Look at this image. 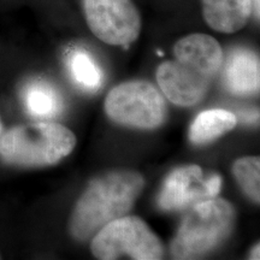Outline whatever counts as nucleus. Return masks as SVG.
<instances>
[{
  "label": "nucleus",
  "instance_id": "3",
  "mask_svg": "<svg viewBox=\"0 0 260 260\" xmlns=\"http://www.w3.org/2000/svg\"><path fill=\"white\" fill-rule=\"evenodd\" d=\"M76 146L69 128L53 122L18 125L0 139V157L8 164L40 168L57 164Z\"/></svg>",
  "mask_w": 260,
  "mask_h": 260
},
{
  "label": "nucleus",
  "instance_id": "6",
  "mask_svg": "<svg viewBox=\"0 0 260 260\" xmlns=\"http://www.w3.org/2000/svg\"><path fill=\"white\" fill-rule=\"evenodd\" d=\"M105 111L113 122L138 129H155L167 121L168 106L162 94L147 81H128L111 89Z\"/></svg>",
  "mask_w": 260,
  "mask_h": 260
},
{
  "label": "nucleus",
  "instance_id": "15",
  "mask_svg": "<svg viewBox=\"0 0 260 260\" xmlns=\"http://www.w3.org/2000/svg\"><path fill=\"white\" fill-rule=\"evenodd\" d=\"M259 249H260V247H259V243L258 245H255L254 247H253V249H252V256L251 258L252 259H259L260 258V254H259Z\"/></svg>",
  "mask_w": 260,
  "mask_h": 260
},
{
  "label": "nucleus",
  "instance_id": "12",
  "mask_svg": "<svg viewBox=\"0 0 260 260\" xmlns=\"http://www.w3.org/2000/svg\"><path fill=\"white\" fill-rule=\"evenodd\" d=\"M23 100L28 112L39 118H53L63 110L60 93L44 80L30 81L23 89Z\"/></svg>",
  "mask_w": 260,
  "mask_h": 260
},
{
  "label": "nucleus",
  "instance_id": "8",
  "mask_svg": "<svg viewBox=\"0 0 260 260\" xmlns=\"http://www.w3.org/2000/svg\"><path fill=\"white\" fill-rule=\"evenodd\" d=\"M222 178L213 174L205 176L198 165L175 169L167 177L158 195V206L164 211H182L219 194Z\"/></svg>",
  "mask_w": 260,
  "mask_h": 260
},
{
  "label": "nucleus",
  "instance_id": "14",
  "mask_svg": "<svg viewBox=\"0 0 260 260\" xmlns=\"http://www.w3.org/2000/svg\"><path fill=\"white\" fill-rule=\"evenodd\" d=\"M233 172L237 183L249 199L260 201V160L258 157H243L233 165Z\"/></svg>",
  "mask_w": 260,
  "mask_h": 260
},
{
  "label": "nucleus",
  "instance_id": "2",
  "mask_svg": "<svg viewBox=\"0 0 260 260\" xmlns=\"http://www.w3.org/2000/svg\"><path fill=\"white\" fill-rule=\"evenodd\" d=\"M144 187V177L136 171H109L94 178L75 205L69 224L71 236L86 241L106 224L126 216Z\"/></svg>",
  "mask_w": 260,
  "mask_h": 260
},
{
  "label": "nucleus",
  "instance_id": "17",
  "mask_svg": "<svg viewBox=\"0 0 260 260\" xmlns=\"http://www.w3.org/2000/svg\"><path fill=\"white\" fill-rule=\"evenodd\" d=\"M0 130H2V123H0Z\"/></svg>",
  "mask_w": 260,
  "mask_h": 260
},
{
  "label": "nucleus",
  "instance_id": "9",
  "mask_svg": "<svg viewBox=\"0 0 260 260\" xmlns=\"http://www.w3.org/2000/svg\"><path fill=\"white\" fill-rule=\"evenodd\" d=\"M224 87L234 95H254L260 87V63L255 52L235 48L222 61Z\"/></svg>",
  "mask_w": 260,
  "mask_h": 260
},
{
  "label": "nucleus",
  "instance_id": "10",
  "mask_svg": "<svg viewBox=\"0 0 260 260\" xmlns=\"http://www.w3.org/2000/svg\"><path fill=\"white\" fill-rule=\"evenodd\" d=\"M252 10V0H203L205 22L213 30L226 34L241 30Z\"/></svg>",
  "mask_w": 260,
  "mask_h": 260
},
{
  "label": "nucleus",
  "instance_id": "13",
  "mask_svg": "<svg viewBox=\"0 0 260 260\" xmlns=\"http://www.w3.org/2000/svg\"><path fill=\"white\" fill-rule=\"evenodd\" d=\"M68 67L71 79L80 88L95 92L103 86L104 73L93 56L84 50H75L69 56Z\"/></svg>",
  "mask_w": 260,
  "mask_h": 260
},
{
  "label": "nucleus",
  "instance_id": "5",
  "mask_svg": "<svg viewBox=\"0 0 260 260\" xmlns=\"http://www.w3.org/2000/svg\"><path fill=\"white\" fill-rule=\"evenodd\" d=\"M90 251L96 259L115 260L126 255L136 260H158L164 255L159 237L135 216L117 218L92 237Z\"/></svg>",
  "mask_w": 260,
  "mask_h": 260
},
{
  "label": "nucleus",
  "instance_id": "7",
  "mask_svg": "<svg viewBox=\"0 0 260 260\" xmlns=\"http://www.w3.org/2000/svg\"><path fill=\"white\" fill-rule=\"evenodd\" d=\"M87 24L112 46H129L139 38L141 17L132 0H83Z\"/></svg>",
  "mask_w": 260,
  "mask_h": 260
},
{
  "label": "nucleus",
  "instance_id": "4",
  "mask_svg": "<svg viewBox=\"0 0 260 260\" xmlns=\"http://www.w3.org/2000/svg\"><path fill=\"white\" fill-rule=\"evenodd\" d=\"M235 209L229 201L212 198L195 204L182 220L171 242L175 259H198L217 248L235 225Z\"/></svg>",
  "mask_w": 260,
  "mask_h": 260
},
{
  "label": "nucleus",
  "instance_id": "16",
  "mask_svg": "<svg viewBox=\"0 0 260 260\" xmlns=\"http://www.w3.org/2000/svg\"><path fill=\"white\" fill-rule=\"evenodd\" d=\"M252 4L254 6V10L256 12V16L259 17V11H260V0H252Z\"/></svg>",
  "mask_w": 260,
  "mask_h": 260
},
{
  "label": "nucleus",
  "instance_id": "1",
  "mask_svg": "<svg viewBox=\"0 0 260 260\" xmlns=\"http://www.w3.org/2000/svg\"><path fill=\"white\" fill-rule=\"evenodd\" d=\"M224 54L219 42L207 34H190L174 47V59L157 70V81L165 96L178 106H193L204 99L220 71Z\"/></svg>",
  "mask_w": 260,
  "mask_h": 260
},
{
  "label": "nucleus",
  "instance_id": "11",
  "mask_svg": "<svg viewBox=\"0 0 260 260\" xmlns=\"http://www.w3.org/2000/svg\"><path fill=\"white\" fill-rule=\"evenodd\" d=\"M237 124V117L223 109H211L195 117L189 129V140L194 145H205L226 134Z\"/></svg>",
  "mask_w": 260,
  "mask_h": 260
}]
</instances>
